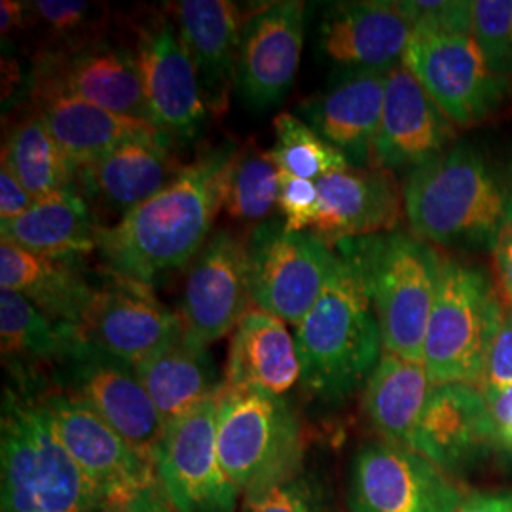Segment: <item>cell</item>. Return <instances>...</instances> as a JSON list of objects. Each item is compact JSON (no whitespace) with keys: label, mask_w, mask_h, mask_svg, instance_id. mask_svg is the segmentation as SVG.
<instances>
[{"label":"cell","mask_w":512,"mask_h":512,"mask_svg":"<svg viewBox=\"0 0 512 512\" xmlns=\"http://www.w3.org/2000/svg\"><path fill=\"white\" fill-rule=\"evenodd\" d=\"M236 143L200 154L175 179L122 219L97 228V253L107 272L152 285L202 251L222 205V179Z\"/></svg>","instance_id":"obj_1"},{"label":"cell","mask_w":512,"mask_h":512,"mask_svg":"<svg viewBox=\"0 0 512 512\" xmlns=\"http://www.w3.org/2000/svg\"><path fill=\"white\" fill-rule=\"evenodd\" d=\"M338 260L315 306L296 327L300 385L317 401L344 403L365 389L384 355V338L365 274L334 245Z\"/></svg>","instance_id":"obj_2"},{"label":"cell","mask_w":512,"mask_h":512,"mask_svg":"<svg viewBox=\"0 0 512 512\" xmlns=\"http://www.w3.org/2000/svg\"><path fill=\"white\" fill-rule=\"evenodd\" d=\"M408 232L440 249L492 251L511 211L499 175L469 143L414 167L403 184Z\"/></svg>","instance_id":"obj_3"},{"label":"cell","mask_w":512,"mask_h":512,"mask_svg":"<svg viewBox=\"0 0 512 512\" xmlns=\"http://www.w3.org/2000/svg\"><path fill=\"white\" fill-rule=\"evenodd\" d=\"M2 512H105L92 480L57 439L35 397L4 389L0 421Z\"/></svg>","instance_id":"obj_4"},{"label":"cell","mask_w":512,"mask_h":512,"mask_svg":"<svg viewBox=\"0 0 512 512\" xmlns=\"http://www.w3.org/2000/svg\"><path fill=\"white\" fill-rule=\"evenodd\" d=\"M359 262L384 338V351L423 363L442 256L412 232L393 230L338 243Z\"/></svg>","instance_id":"obj_5"},{"label":"cell","mask_w":512,"mask_h":512,"mask_svg":"<svg viewBox=\"0 0 512 512\" xmlns=\"http://www.w3.org/2000/svg\"><path fill=\"white\" fill-rule=\"evenodd\" d=\"M505 306L488 274L442 256L439 289L429 315L423 366L433 385L480 384Z\"/></svg>","instance_id":"obj_6"},{"label":"cell","mask_w":512,"mask_h":512,"mask_svg":"<svg viewBox=\"0 0 512 512\" xmlns=\"http://www.w3.org/2000/svg\"><path fill=\"white\" fill-rule=\"evenodd\" d=\"M217 448L241 495L258 494L302 473L300 420L283 397L222 387Z\"/></svg>","instance_id":"obj_7"},{"label":"cell","mask_w":512,"mask_h":512,"mask_svg":"<svg viewBox=\"0 0 512 512\" xmlns=\"http://www.w3.org/2000/svg\"><path fill=\"white\" fill-rule=\"evenodd\" d=\"M403 65L456 128L492 118L511 82L495 73L473 33L414 29Z\"/></svg>","instance_id":"obj_8"},{"label":"cell","mask_w":512,"mask_h":512,"mask_svg":"<svg viewBox=\"0 0 512 512\" xmlns=\"http://www.w3.org/2000/svg\"><path fill=\"white\" fill-rule=\"evenodd\" d=\"M251 304L298 327L315 306L338 253L311 232H293L279 220L253 228L247 238Z\"/></svg>","instance_id":"obj_9"},{"label":"cell","mask_w":512,"mask_h":512,"mask_svg":"<svg viewBox=\"0 0 512 512\" xmlns=\"http://www.w3.org/2000/svg\"><path fill=\"white\" fill-rule=\"evenodd\" d=\"M50 384L90 404L120 437L154 463L167 425L135 366L78 338L55 365Z\"/></svg>","instance_id":"obj_10"},{"label":"cell","mask_w":512,"mask_h":512,"mask_svg":"<svg viewBox=\"0 0 512 512\" xmlns=\"http://www.w3.org/2000/svg\"><path fill=\"white\" fill-rule=\"evenodd\" d=\"M31 397L42 404L57 439L110 509L158 486L154 463L120 437L90 404L55 387Z\"/></svg>","instance_id":"obj_11"},{"label":"cell","mask_w":512,"mask_h":512,"mask_svg":"<svg viewBox=\"0 0 512 512\" xmlns=\"http://www.w3.org/2000/svg\"><path fill=\"white\" fill-rule=\"evenodd\" d=\"M33 92L69 95L120 116L152 122L135 50L107 40L40 50L29 84Z\"/></svg>","instance_id":"obj_12"},{"label":"cell","mask_w":512,"mask_h":512,"mask_svg":"<svg viewBox=\"0 0 512 512\" xmlns=\"http://www.w3.org/2000/svg\"><path fill=\"white\" fill-rule=\"evenodd\" d=\"M217 406L219 397L165 427L154 467L177 512H236L241 494L220 463Z\"/></svg>","instance_id":"obj_13"},{"label":"cell","mask_w":512,"mask_h":512,"mask_svg":"<svg viewBox=\"0 0 512 512\" xmlns=\"http://www.w3.org/2000/svg\"><path fill=\"white\" fill-rule=\"evenodd\" d=\"M463 494L442 469L416 450L376 440L351 465V512H458Z\"/></svg>","instance_id":"obj_14"},{"label":"cell","mask_w":512,"mask_h":512,"mask_svg":"<svg viewBox=\"0 0 512 512\" xmlns=\"http://www.w3.org/2000/svg\"><path fill=\"white\" fill-rule=\"evenodd\" d=\"M78 334L84 342L139 365L183 336V321L156 298L152 285L109 274L95 287Z\"/></svg>","instance_id":"obj_15"},{"label":"cell","mask_w":512,"mask_h":512,"mask_svg":"<svg viewBox=\"0 0 512 512\" xmlns=\"http://www.w3.org/2000/svg\"><path fill=\"white\" fill-rule=\"evenodd\" d=\"M135 37V57L152 122L171 139H194L211 112L177 23L165 14L150 16L137 25Z\"/></svg>","instance_id":"obj_16"},{"label":"cell","mask_w":512,"mask_h":512,"mask_svg":"<svg viewBox=\"0 0 512 512\" xmlns=\"http://www.w3.org/2000/svg\"><path fill=\"white\" fill-rule=\"evenodd\" d=\"M251 308L245 238L217 230L186 275L179 317L184 336L207 346L234 332Z\"/></svg>","instance_id":"obj_17"},{"label":"cell","mask_w":512,"mask_h":512,"mask_svg":"<svg viewBox=\"0 0 512 512\" xmlns=\"http://www.w3.org/2000/svg\"><path fill=\"white\" fill-rule=\"evenodd\" d=\"M306 33V4H262L241 37L238 90L255 109L279 105L293 88Z\"/></svg>","instance_id":"obj_18"},{"label":"cell","mask_w":512,"mask_h":512,"mask_svg":"<svg viewBox=\"0 0 512 512\" xmlns=\"http://www.w3.org/2000/svg\"><path fill=\"white\" fill-rule=\"evenodd\" d=\"M446 475L465 473L490 458L497 444L494 416L484 393L469 384L433 385L412 442Z\"/></svg>","instance_id":"obj_19"},{"label":"cell","mask_w":512,"mask_h":512,"mask_svg":"<svg viewBox=\"0 0 512 512\" xmlns=\"http://www.w3.org/2000/svg\"><path fill=\"white\" fill-rule=\"evenodd\" d=\"M458 139V128L401 63L385 76L384 109L372 148V165L389 173L412 171L442 154Z\"/></svg>","instance_id":"obj_20"},{"label":"cell","mask_w":512,"mask_h":512,"mask_svg":"<svg viewBox=\"0 0 512 512\" xmlns=\"http://www.w3.org/2000/svg\"><path fill=\"white\" fill-rule=\"evenodd\" d=\"M230 0H183L169 8L184 46L194 61L205 107L224 114L238 86L241 37L255 16Z\"/></svg>","instance_id":"obj_21"},{"label":"cell","mask_w":512,"mask_h":512,"mask_svg":"<svg viewBox=\"0 0 512 512\" xmlns=\"http://www.w3.org/2000/svg\"><path fill=\"white\" fill-rule=\"evenodd\" d=\"M317 184L319 215L310 232L334 247L346 239L399 230L404 217L403 188L380 167L348 169Z\"/></svg>","instance_id":"obj_22"},{"label":"cell","mask_w":512,"mask_h":512,"mask_svg":"<svg viewBox=\"0 0 512 512\" xmlns=\"http://www.w3.org/2000/svg\"><path fill=\"white\" fill-rule=\"evenodd\" d=\"M412 31L399 2H336L321 21L319 50L344 69L389 71L403 61Z\"/></svg>","instance_id":"obj_23"},{"label":"cell","mask_w":512,"mask_h":512,"mask_svg":"<svg viewBox=\"0 0 512 512\" xmlns=\"http://www.w3.org/2000/svg\"><path fill=\"white\" fill-rule=\"evenodd\" d=\"M387 71L344 69L329 88L302 107V120L340 150L353 169L372 165L384 109Z\"/></svg>","instance_id":"obj_24"},{"label":"cell","mask_w":512,"mask_h":512,"mask_svg":"<svg viewBox=\"0 0 512 512\" xmlns=\"http://www.w3.org/2000/svg\"><path fill=\"white\" fill-rule=\"evenodd\" d=\"M29 99L76 169L131 141H173L152 122L120 116L76 97L33 92Z\"/></svg>","instance_id":"obj_25"},{"label":"cell","mask_w":512,"mask_h":512,"mask_svg":"<svg viewBox=\"0 0 512 512\" xmlns=\"http://www.w3.org/2000/svg\"><path fill=\"white\" fill-rule=\"evenodd\" d=\"M80 338L78 330L59 325L21 294L0 291V348L2 361L19 393L46 391L55 365Z\"/></svg>","instance_id":"obj_26"},{"label":"cell","mask_w":512,"mask_h":512,"mask_svg":"<svg viewBox=\"0 0 512 512\" xmlns=\"http://www.w3.org/2000/svg\"><path fill=\"white\" fill-rule=\"evenodd\" d=\"M300 382L296 342L285 323L251 306L232 332L224 387L283 397Z\"/></svg>","instance_id":"obj_27"},{"label":"cell","mask_w":512,"mask_h":512,"mask_svg":"<svg viewBox=\"0 0 512 512\" xmlns=\"http://www.w3.org/2000/svg\"><path fill=\"white\" fill-rule=\"evenodd\" d=\"M171 141H131L105 158L78 167L74 184L86 200L99 203L120 219L156 196L183 165L169 152Z\"/></svg>","instance_id":"obj_28"},{"label":"cell","mask_w":512,"mask_h":512,"mask_svg":"<svg viewBox=\"0 0 512 512\" xmlns=\"http://www.w3.org/2000/svg\"><path fill=\"white\" fill-rule=\"evenodd\" d=\"M97 228L92 205L76 184L40 198L18 219L0 222L2 241L33 255L71 262L97 251Z\"/></svg>","instance_id":"obj_29"},{"label":"cell","mask_w":512,"mask_h":512,"mask_svg":"<svg viewBox=\"0 0 512 512\" xmlns=\"http://www.w3.org/2000/svg\"><path fill=\"white\" fill-rule=\"evenodd\" d=\"M71 260L33 255L14 243H0V285L27 298L59 325L78 329L95 287Z\"/></svg>","instance_id":"obj_30"},{"label":"cell","mask_w":512,"mask_h":512,"mask_svg":"<svg viewBox=\"0 0 512 512\" xmlns=\"http://www.w3.org/2000/svg\"><path fill=\"white\" fill-rule=\"evenodd\" d=\"M135 370L165 425L217 399L224 387L207 346L188 340L184 332Z\"/></svg>","instance_id":"obj_31"},{"label":"cell","mask_w":512,"mask_h":512,"mask_svg":"<svg viewBox=\"0 0 512 512\" xmlns=\"http://www.w3.org/2000/svg\"><path fill=\"white\" fill-rule=\"evenodd\" d=\"M431 387L423 363L384 351L363 389L366 420L382 440L412 448Z\"/></svg>","instance_id":"obj_32"},{"label":"cell","mask_w":512,"mask_h":512,"mask_svg":"<svg viewBox=\"0 0 512 512\" xmlns=\"http://www.w3.org/2000/svg\"><path fill=\"white\" fill-rule=\"evenodd\" d=\"M2 165L14 173L35 200L73 186L78 171L35 109L21 116L8 131L2 147Z\"/></svg>","instance_id":"obj_33"},{"label":"cell","mask_w":512,"mask_h":512,"mask_svg":"<svg viewBox=\"0 0 512 512\" xmlns=\"http://www.w3.org/2000/svg\"><path fill=\"white\" fill-rule=\"evenodd\" d=\"M281 169L272 152L256 145L255 139L239 145L226 165L222 179V211L230 219L260 226L277 207Z\"/></svg>","instance_id":"obj_34"},{"label":"cell","mask_w":512,"mask_h":512,"mask_svg":"<svg viewBox=\"0 0 512 512\" xmlns=\"http://www.w3.org/2000/svg\"><path fill=\"white\" fill-rule=\"evenodd\" d=\"M274 129L275 143L270 152L281 171L315 183L332 173L351 169L340 150L291 112H281L274 120Z\"/></svg>","instance_id":"obj_35"},{"label":"cell","mask_w":512,"mask_h":512,"mask_svg":"<svg viewBox=\"0 0 512 512\" xmlns=\"http://www.w3.org/2000/svg\"><path fill=\"white\" fill-rule=\"evenodd\" d=\"M29 23H40L50 38L46 48H74L105 40V4L76 2V0H38L27 4Z\"/></svg>","instance_id":"obj_36"},{"label":"cell","mask_w":512,"mask_h":512,"mask_svg":"<svg viewBox=\"0 0 512 512\" xmlns=\"http://www.w3.org/2000/svg\"><path fill=\"white\" fill-rule=\"evenodd\" d=\"M471 31L495 73L512 84V0H473Z\"/></svg>","instance_id":"obj_37"},{"label":"cell","mask_w":512,"mask_h":512,"mask_svg":"<svg viewBox=\"0 0 512 512\" xmlns=\"http://www.w3.org/2000/svg\"><path fill=\"white\" fill-rule=\"evenodd\" d=\"M239 512H332V509L323 486L300 473L258 494L243 495Z\"/></svg>","instance_id":"obj_38"},{"label":"cell","mask_w":512,"mask_h":512,"mask_svg":"<svg viewBox=\"0 0 512 512\" xmlns=\"http://www.w3.org/2000/svg\"><path fill=\"white\" fill-rule=\"evenodd\" d=\"M399 6L414 29L473 33L471 0H399Z\"/></svg>","instance_id":"obj_39"},{"label":"cell","mask_w":512,"mask_h":512,"mask_svg":"<svg viewBox=\"0 0 512 512\" xmlns=\"http://www.w3.org/2000/svg\"><path fill=\"white\" fill-rule=\"evenodd\" d=\"M277 209L289 230L308 232L319 215L317 184L281 171Z\"/></svg>","instance_id":"obj_40"},{"label":"cell","mask_w":512,"mask_h":512,"mask_svg":"<svg viewBox=\"0 0 512 512\" xmlns=\"http://www.w3.org/2000/svg\"><path fill=\"white\" fill-rule=\"evenodd\" d=\"M512 387V311L505 310L488 351L478 389L486 399Z\"/></svg>","instance_id":"obj_41"},{"label":"cell","mask_w":512,"mask_h":512,"mask_svg":"<svg viewBox=\"0 0 512 512\" xmlns=\"http://www.w3.org/2000/svg\"><path fill=\"white\" fill-rule=\"evenodd\" d=\"M492 253H494L495 289L505 310L512 311V203L509 217L495 238Z\"/></svg>","instance_id":"obj_42"},{"label":"cell","mask_w":512,"mask_h":512,"mask_svg":"<svg viewBox=\"0 0 512 512\" xmlns=\"http://www.w3.org/2000/svg\"><path fill=\"white\" fill-rule=\"evenodd\" d=\"M35 198L27 192V188L19 183L14 173L2 165L0 169V222L18 219L27 213L33 205Z\"/></svg>","instance_id":"obj_43"},{"label":"cell","mask_w":512,"mask_h":512,"mask_svg":"<svg viewBox=\"0 0 512 512\" xmlns=\"http://www.w3.org/2000/svg\"><path fill=\"white\" fill-rule=\"evenodd\" d=\"M486 401L494 416L499 450L507 452L512 458V387Z\"/></svg>","instance_id":"obj_44"},{"label":"cell","mask_w":512,"mask_h":512,"mask_svg":"<svg viewBox=\"0 0 512 512\" xmlns=\"http://www.w3.org/2000/svg\"><path fill=\"white\" fill-rule=\"evenodd\" d=\"M458 512H512V492H492L465 497Z\"/></svg>","instance_id":"obj_45"},{"label":"cell","mask_w":512,"mask_h":512,"mask_svg":"<svg viewBox=\"0 0 512 512\" xmlns=\"http://www.w3.org/2000/svg\"><path fill=\"white\" fill-rule=\"evenodd\" d=\"M29 8L27 4L18 0H2L0 4V33L2 38L12 37L14 33L23 31L25 23L29 21Z\"/></svg>","instance_id":"obj_46"},{"label":"cell","mask_w":512,"mask_h":512,"mask_svg":"<svg viewBox=\"0 0 512 512\" xmlns=\"http://www.w3.org/2000/svg\"><path fill=\"white\" fill-rule=\"evenodd\" d=\"M167 499H165L164 492L158 486L148 488L145 492L135 495L131 501L122 507H116L118 512H169L167 507Z\"/></svg>","instance_id":"obj_47"},{"label":"cell","mask_w":512,"mask_h":512,"mask_svg":"<svg viewBox=\"0 0 512 512\" xmlns=\"http://www.w3.org/2000/svg\"><path fill=\"white\" fill-rule=\"evenodd\" d=\"M105 512H118L116 511V507H112V509H107Z\"/></svg>","instance_id":"obj_48"}]
</instances>
